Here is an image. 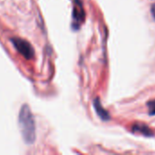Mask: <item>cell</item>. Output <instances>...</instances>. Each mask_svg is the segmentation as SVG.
I'll return each instance as SVG.
<instances>
[{
	"label": "cell",
	"instance_id": "7",
	"mask_svg": "<svg viewBox=\"0 0 155 155\" xmlns=\"http://www.w3.org/2000/svg\"><path fill=\"white\" fill-rule=\"evenodd\" d=\"M151 11H152V14H153V17H154L155 19V5H152Z\"/></svg>",
	"mask_w": 155,
	"mask_h": 155
},
{
	"label": "cell",
	"instance_id": "3",
	"mask_svg": "<svg viewBox=\"0 0 155 155\" xmlns=\"http://www.w3.org/2000/svg\"><path fill=\"white\" fill-rule=\"evenodd\" d=\"M85 20V10L82 0H73L72 9V28L79 30Z\"/></svg>",
	"mask_w": 155,
	"mask_h": 155
},
{
	"label": "cell",
	"instance_id": "5",
	"mask_svg": "<svg viewBox=\"0 0 155 155\" xmlns=\"http://www.w3.org/2000/svg\"><path fill=\"white\" fill-rule=\"evenodd\" d=\"M132 131L134 133H140L144 136H153V134L152 130L145 124H134L132 127Z\"/></svg>",
	"mask_w": 155,
	"mask_h": 155
},
{
	"label": "cell",
	"instance_id": "1",
	"mask_svg": "<svg viewBox=\"0 0 155 155\" xmlns=\"http://www.w3.org/2000/svg\"><path fill=\"white\" fill-rule=\"evenodd\" d=\"M19 126L25 143L27 144L33 143L36 140V124L34 116L26 104H24L20 109Z\"/></svg>",
	"mask_w": 155,
	"mask_h": 155
},
{
	"label": "cell",
	"instance_id": "6",
	"mask_svg": "<svg viewBox=\"0 0 155 155\" xmlns=\"http://www.w3.org/2000/svg\"><path fill=\"white\" fill-rule=\"evenodd\" d=\"M150 115H155V100H153L147 104Z\"/></svg>",
	"mask_w": 155,
	"mask_h": 155
},
{
	"label": "cell",
	"instance_id": "4",
	"mask_svg": "<svg viewBox=\"0 0 155 155\" xmlns=\"http://www.w3.org/2000/svg\"><path fill=\"white\" fill-rule=\"evenodd\" d=\"M93 105H94V108L96 110V113L97 114L100 116V118L102 120V121H109L111 119V115L109 114V113L102 107L101 104H100V101L99 98H95L93 100Z\"/></svg>",
	"mask_w": 155,
	"mask_h": 155
},
{
	"label": "cell",
	"instance_id": "2",
	"mask_svg": "<svg viewBox=\"0 0 155 155\" xmlns=\"http://www.w3.org/2000/svg\"><path fill=\"white\" fill-rule=\"evenodd\" d=\"M11 43L13 44L15 49L22 54L26 59L30 60L35 55V50L33 46L25 39L19 38V37H12L10 39Z\"/></svg>",
	"mask_w": 155,
	"mask_h": 155
}]
</instances>
